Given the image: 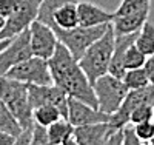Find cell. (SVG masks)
<instances>
[{"instance_id": "obj_1", "label": "cell", "mask_w": 154, "mask_h": 145, "mask_svg": "<svg viewBox=\"0 0 154 145\" xmlns=\"http://www.w3.org/2000/svg\"><path fill=\"white\" fill-rule=\"evenodd\" d=\"M48 65L53 76V84L56 87L63 90L69 97L97 108V99L93 84L88 80L86 74L79 65V60L74 59L66 46L59 42L56 52L48 60Z\"/></svg>"}, {"instance_id": "obj_2", "label": "cell", "mask_w": 154, "mask_h": 145, "mask_svg": "<svg viewBox=\"0 0 154 145\" xmlns=\"http://www.w3.org/2000/svg\"><path fill=\"white\" fill-rule=\"evenodd\" d=\"M114 40L116 34L112 30V25L108 26V30L103 33L100 39L89 46L85 54L79 59V65L86 74L88 80L94 84L99 77L108 73L109 70V62L114 52Z\"/></svg>"}, {"instance_id": "obj_3", "label": "cell", "mask_w": 154, "mask_h": 145, "mask_svg": "<svg viewBox=\"0 0 154 145\" xmlns=\"http://www.w3.org/2000/svg\"><path fill=\"white\" fill-rule=\"evenodd\" d=\"M0 99L16 116L23 130H28L34 125L32 107L28 97V85L2 76L0 77Z\"/></svg>"}, {"instance_id": "obj_4", "label": "cell", "mask_w": 154, "mask_h": 145, "mask_svg": "<svg viewBox=\"0 0 154 145\" xmlns=\"http://www.w3.org/2000/svg\"><path fill=\"white\" fill-rule=\"evenodd\" d=\"M93 88L97 99V108L106 114H112L117 111L130 91L122 79L109 73L99 77L93 84Z\"/></svg>"}, {"instance_id": "obj_5", "label": "cell", "mask_w": 154, "mask_h": 145, "mask_svg": "<svg viewBox=\"0 0 154 145\" xmlns=\"http://www.w3.org/2000/svg\"><path fill=\"white\" fill-rule=\"evenodd\" d=\"M108 25H100V26H93V28H83V26H77L74 30H59V28H54V33L59 39V42L66 46L68 51L74 56V59L79 60L85 51L91 46L97 39H100L103 36V33L108 30Z\"/></svg>"}, {"instance_id": "obj_6", "label": "cell", "mask_w": 154, "mask_h": 145, "mask_svg": "<svg viewBox=\"0 0 154 145\" xmlns=\"http://www.w3.org/2000/svg\"><path fill=\"white\" fill-rule=\"evenodd\" d=\"M42 0H17L14 12L5 20L0 31V40H12L14 37L29 30L32 22L37 20Z\"/></svg>"}, {"instance_id": "obj_7", "label": "cell", "mask_w": 154, "mask_h": 145, "mask_svg": "<svg viewBox=\"0 0 154 145\" xmlns=\"http://www.w3.org/2000/svg\"><path fill=\"white\" fill-rule=\"evenodd\" d=\"M5 76L25 85H53V76H51L48 60L35 56H31L29 59L17 63Z\"/></svg>"}, {"instance_id": "obj_8", "label": "cell", "mask_w": 154, "mask_h": 145, "mask_svg": "<svg viewBox=\"0 0 154 145\" xmlns=\"http://www.w3.org/2000/svg\"><path fill=\"white\" fill-rule=\"evenodd\" d=\"M140 105H154V88L151 85L140 88V90H131L128 91L125 100L122 102L120 108L109 114V127L112 131H120L126 125H130V116L131 113L140 107Z\"/></svg>"}, {"instance_id": "obj_9", "label": "cell", "mask_w": 154, "mask_h": 145, "mask_svg": "<svg viewBox=\"0 0 154 145\" xmlns=\"http://www.w3.org/2000/svg\"><path fill=\"white\" fill-rule=\"evenodd\" d=\"M29 42H31L32 56L49 60L56 52L59 39L51 26L35 20L29 26Z\"/></svg>"}, {"instance_id": "obj_10", "label": "cell", "mask_w": 154, "mask_h": 145, "mask_svg": "<svg viewBox=\"0 0 154 145\" xmlns=\"http://www.w3.org/2000/svg\"><path fill=\"white\" fill-rule=\"evenodd\" d=\"M32 56L31 42H29V30L23 31L11 40V43L0 52V77L5 76L12 67L26 60Z\"/></svg>"}, {"instance_id": "obj_11", "label": "cell", "mask_w": 154, "mask_h": 145, "mask_svg": "<svg viewBox=\"0 0 154 145\" xmlns=\"http://www.w3.org/2000/svg\"><path fill=\"white\" fill-rule=\"evenodd\" d=\"M69 124L72 127H82V125H91V124H102L109 121V114L100 111L96 107H91L85 102L69 97L68 102V117Z\"/></svg>"}, {"instance_id": "obj_12", "label": "cell", "mask_w": 154, "mask_h": 145, "mask_svg": "<svg viewBox=\"0 0 154 145\" xmlns=\"http://www.w3.org/2000/svg\"><path fill=\"white\" fill-rule=\"evenodd\" d=\"M112 133H116V131H112L108 122L91 124L74 127L72 139L79 145H103Z\"/></svg>"}, {"instance_id": "obj_13", "label": "cell", "mask_w": 154, "mask_h": 145, "mask_svg": "<svg viewBox=\"0 0 154 145\" xmlns=\"http://www.w3.org/2000/svg\"><path fill=\"white\" fill-rule=\"evenodd\" d=\"M77 11H79V25L83 28L108 25L114 20V11L111 12L93 2H79Z\"/></svg>"}, {"instance_id": "obj_14", "label": "cell", "mask_w": 154, "mask_h": 145, "mask_svg": "<svg viewBox=\"0 0 154 145\" xmlns=\"http://www.w3.org/2000/svg\"><path fill=\"white\" fill-rule=\"evenodd\" d=\"M77 3L79 2H66L54 9L53 19L46 22L45 25L51 28H59V30H74L79 26V11H77Z\"/></svg>"}, {"instance_id": "obj_15", "label": "cell", "mask_w": 154, "mask_h": 145, "mask_svg": "<svg viewBox=\"0 0 154 145\" xmlns=\"http://www.w3.org/2000/svg\"><path fill=\"white\" fill-rule=\"evenodd\" d=\"M149 9H143L139 12H133V14H126L120 17H114L112 20V30L116 36H125V34H133L139 33L140 28L148 22Z\"/></svg>"}, {"instance_id": "obj_16", "label": "cell", "mask_w": 154, "mask_h": 145, "mask_svg": "<svg viewBox=\"0 0 154 145\" xmlns=\"http://www.w3.org/2000/svg\"><path fill=\"white\" fill-rule=\"evenodd\" d=\"M72 131L74 127L69 124L68 119H60L46 128L48 139L53 145H63L65 142H68L72 137Z\"/></svg>"}, {"instance_id": "obj_17", "label": "cell", "mask_w": 154, "mask_h": 145, "mask_svg": "<svg viewBox=\"0 0 154 145\" xmlns=\"http://www.w3.org/2000/svg\"><path fill=\"white\" fill-rule=\"evenodd\" d=\"M32 119H34V124L48 128L54 122L63 119V116L57 107H54L51 103H46V105H40V107L32 110Z\"/></svg>"}, {"instance_id": "obj_18", "label": "cell", "mask_w": 154, "mask_h": 145, "mask_svg": "<svg viewBox=\"0 0 154 145\" xmlns=\"http://www.w3.org/2000/svg\"><path fill=\"white\" fill-rule=\"evenodd\" d=\"M0 131H3L12 137H19L23 131L16 116L11 113V110L6 107L2 99H0Z\"/></svg>"}, {"instance_id": "obj_19", "label": "cell", "mask_w": 154, "mask_h": 145, "mask_svg": "<svg viewBox=\"0 0 154 145\" xmlns=\"http://www.w3.org/2000/svg\"><path fill=\"white\" fill-rule=\"evenodd\" d=\"M136 46L146 57L154 54V23H151L149 20L140 28L136 39Z\"/></svg>"}, {"instance_id": "obj_20", "label": "cell", "mask_w": 154, "mask_h": 145, "mask_svg": "<svg viewBox=\"0 0 154 145\" xmlns=\"http://www.w3.org/2000/svg\"><path fill=\"white\" fill-rule=\"evenodd\" d=\"M123 84L128 90H140L149 85V79L145 71V68H136V70H128L123 76Z\"/></svg>"}, {"instance_id": "obj_21", "label": "cell", "mask_w": 154, "mask_h": 145, "mask_svg": "<svg viewBox=\"0 0 154 145\" xmlns=\"http://www.w3.org/2000/svg\"><path fill=\"white\" fill-rule=\"evenodd\" d=\"M143 9H151V0H120L117 9L114 11V17L133 14Z\"/></svg>"}, {"instance_id": "obj_22", "label": "cell", "mask_w": 154, "mask_h": 145, "mask_svg": "<svg viewBox=\"0 0 154 145\" xmlns=\"http://www.w3.org/2000/svg\"><path fill=\"white\" fill-rule=\"evenodd\" d=\"M146 59H148V57L136 46V43H133L130 48L126 49V52H125L123 65H125L126 71H128V70H136V68H143Z\"/></svg>"}, {"instance_id": "obj_23", "label": "cell", "mask_w": 154, "mask_h": 145, "mask_svg": "<svg viewBox=\"0 0 154 145\" xmlns=\"http://www.w3.org/2000/svg\"><path fill=\"white\" fill-rule=\"evenodd\" d=\"M148 121H154V105H140L130 116L131 125L148 122Z\"/></svg>"}, {"instance_id": "obj_24", "label": "cell", "mask_w": 154, "mask_h": 145, "mask_svg": "<svg viewBox=\"0 0 154 145\" xmlns=\"http://www.w3.org/2000/svg\"><path fill=\"white\" fill-rule=\"evenodd\" d=\"M134 127V133L136 136L142 140V142H151L154 139V121L142 122V124H136Z\"/></svg>"}, {"instance_id": "obj_25", "label": "cell", "mask_w": 154, "mask_h": 145, "mask_svg": "<svg viewBox=\"0 0 154 145\" xmlns=\"http://www.w3.org/2000/svg\"><path fill=\"white\" fill-rule=\"evenodd\" d=\"M142 140H140L136 133H134V127L130 124L123 128V139H122V145H140Z\"/></svg>"}, {"instance_id": "obj_26", "label": "cell", "mask_w": 154, "mask_h": 145, "mask_svg": "<svg viewBox=\"0 0 154 145\" xmlns=\"http://www.w3.org/2000/svg\"><path fill=\"white\" fill-rule=\"evenodd\" d=\"M16 5H17V0H0V17L6 20L14 12Z\"/></svg>"}, {"instance_id": "obj_27", "label": "cell", "mask_w": 154, "mask_h": 145, "mask_svg": "<svg viewBox=\"0 0 154 145\" xmlns=\"http://www.w3.org/2000/svg\"><path fill=\"white\" fill-rule=\"evenodd\" d=\"M143 68H145V71H146V74H148L149 85L154 88V54L149 56V57L146 59V62H145V65H143Z\"/></svg>"}, {"instance_id": "obj_28", "label": "cell", "mask_w": 154, "mask_h": 145, "mask_svg": "<svg viewBox=\"0 0 154 145\" xmlns=\"http://www.w3.org/2000/svg\"><path fill=\"white\" fill-rule=\"evenodd\" d=\"M31 128L23 130L22 134L19 137H16V140H14V143H12V145H31Z\"/></svg>"}, {"instance_id": "obj_29", "label": "cell", "mask_w": 154, "mask_h": 145, "mask_svg": "<svg viewBox=\"0 0 154 145\" xmlns=\"http://www.w3.org/2000/svg\"><path fill=\"white\" fill-rule=\"evenodd\" d=\"M122 139H123V130L112 133V134L106 139V142H105L103 145H122Z\"/></svg>"}, {"instance_id": "obj_30", "label": "cell", "mask_w": 154, "mask_h": 145, "mask_svg": "<svg viewBox=\"0 0 154 145\" xmlns=\"http://www.w3.org/2000/svg\"><path fill=\"white\" fill-rule=\"evenodd\" d=\"M16 140V137H12L6 133H3V131H0V145H12Z\"/></svg>"}, {"instance_id": "obj_31", "label": "cell", "mask_w": 154, "mask_h": 145, "mask_svg": "<svg viewBox=\"0 0 154 145\" xmlns=\"http://www.w3.org/2000/svg\"><path fill=\"white\" fill-rule=\"evenodd\" d=\"M9 43H11V40H0V52H2Z\"/></svg>"}, {"instance_id": "obj_32", "label": "cell", "mask_w": 154, "mask_h": 145, "mask_svg": "<svg viewBox=\"0 0 154 145\" xmlns=\"http://www.w3.org/2000/svg\"><path fill=\"white\" fill-rule=\"evenodd\" d=\"M63 145H79V143H77V142H75V140H74V139L71 137V139H69L68 142H65V143H63Z\"/></svg>"}, {"instance_id": "obj_33", "label": "cell", "mask_w": 154, "mask_h": 145, "mask_svg": "<svg viewBox=\"0 0 154 145\" xmlns=\"http://www.w3.org/2000/svg\"><path fill=\"white\" fill-rule=\"evenodd\" d=\"M3 26H5V19H3V17H0V31H2Z\"/></svg>"}, {"instance_id": "obj_34", "label": "cell", "mask_w": 154, "mask_h": 145, "mask_svg": "<svg viewBox=\"0 0 154 145\" xmlns=\"http://www.w3.org/2000/svg\"><path fill=\"white\" fill-rule=\"evenodd\" d=\"M140 145H152V143H151V142H142Z\"/></svg>"}, {"instance_id": "obj_35", "label": "cell", "mask_w": 154, "mask_h": 145, "mask_svg": "<svg viewBox=\"0 0 154 145\" xmlns=\"http://www.w3.org/2000/svg\"><path fill=\"white\" fill-rule=\"evenodd\" d=\"M51 145H53V143H51Z\"/></svg>"}]
</instances>
